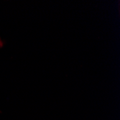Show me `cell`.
Instances as JSON below:
<instances>
[{"label": "cell", "mask_w": 120, "mask_h": 120, "mask_svg": "<svg viewBox=\"0 0 120 120\" xmlns=\"http://www.w3.org/2000/svg\"><path fill=\"white\" fill-rule=\"evenodd\" d=\"M4 45V41L1 37H0V49H2L3 48Z\"/></svg>", "instance_id": "1"}]
</instances>
